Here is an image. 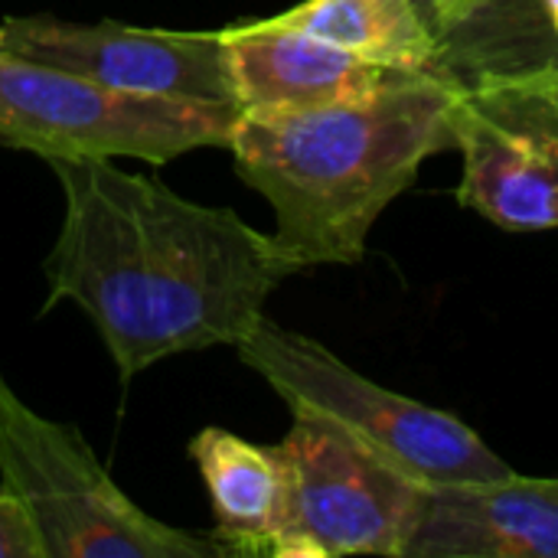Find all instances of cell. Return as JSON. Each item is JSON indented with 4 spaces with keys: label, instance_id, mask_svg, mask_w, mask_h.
<instances>
[{
    "label": "cell",
    "instance_id": "obj_2",
    "mask_svg": "<svg viewBox=\"0 0 558 558\" xmlns=\"http://www.w3.org/2000/svg\"><path fill=\"white\" fill-rule=\"evenodd\" d=\"M461 85L458 72L432 69L337 105L239 111L229 137L235 170L271 203V239L294 275L363 258L386 206L432 154L454 147Z\"/></svg>",
    "mask_w": 558,
    "mask_h": 558
},
{
    "label": "cell",
    "instance_id": "obj_5",
    "mask_svg": "<svg viewBox=\"0 0 558 558\" xmlns=\"http://www.w3.org/2000/svg\"><path fill=\"white\" fill-rule=\"evenodd\" d=\"M235 121L232 105L134 95L0 49V147L160 167L196 147H229Z\"/></svg>",
    "mask_w": 558,
    "mask_h": 558
},
{
    "label": "cell",
    "instance_id": "obj_13",
    "mask_svg": "<svg viewBox=\"0 0 558 558\" xmlns=\"http://www.w3.org/2000/svg\"><path fill=\"white\" fill-rule=\"evenodd\" d=\"M487 75L558 141V62H543L517 72H487Z\"/></svg>",
    "mask_w": 558,
    "mask_h": 558
},
{
    "label": "cell",
    "instance_id": "obj_3",
    "mask_svg": "<svg viewBox=\"0 0 558 558\" xmlns=\"http://www.w3.org/2000/svg\"><path fill=\"white\" fill-rule=\"evenodd\" d=\"M235 353L288 402L291 412L330 422L425 487L513 474V468L471 425L366 379L314 337L262 317Z\"/></svg>",
    "mask_w": 558,
    "mask_h": 558
},
{
    "label": "cell",
    "instance_id": "obj_6",
    "mask_svg": "<svg viewBox=\"0 0 558 558\" xmlns=\"http://www.w3.org/2000/svg\"><path fill=\"white\" fill-rule=\"evenodd\" d=\"M291 415L294 425L278 445L288 471L278 558H405L425 484L330 422L304 412Z\"/></svg>",
    "mask_w": 558,
    "mask_h": 558
},
{
    "label": "cell",
    "instance_id": "obj_16",
    "mask_svg": "<svg viewBox=\"0 0 558 558\" xmlns=\"http://www.w3.org/2000/svg\"><path fill=\"white\" fill-rule=\"evenodd\" d=\"M539 7H543V16H546L549 29L558 36V0H539Z\"/></svg>",
    "mask_w": 558,
    "mask_h": 558
},
{
    "label": "cell",
    "instance_id": "obj_4",
    "mask_svg": "<svg viewBox=\"0 0 558 558\" xmlns=\"http://www.w3.org/2000/svg\"><path fill=\"white\" fill-rule=\"evenodd\" d=\"M0 481L23 500L46 558H219L213 536L147 517L88 441L33 412L0 373Z\"/></svg>",
    "mask_w": 558,
    "mask_h": 558
},
{
    "label": "cell",
    "instance_id": "obj_8",
    "mask_svg": "<svg viewBox=\"0 0 558 558\" xmlns=\"http://www.w3.org/2000/svg\"><path fill=\"white\" fill-rule=\"evenodd\" d=\"M451 137L468 209L510 232L558 229V141L487 72L461 85Z\"/></svg>",
    "mask_w": 558,
    "mask_h": 558
},
{
    "label": "cell",
    "instance_id": "obj_1",
    "mask_svg": "<svg viewBox=\"0 0 558 558\" xmlns=\"http://www.w3.org/2000/svg\"><path fill=\"white\" fill-rule=\"evenodd\" d=\"M65 213L43 265L49 301L78 304L121 379L209 347H239L294 275L275 239L150 173L98 157L46 160Z\"/></svg>",
    "mask_w": 558,
    "mask_h": 558
},
{
    "label": "cell",
    "instance_id": "obj_15",
    "mask_svg": "<svg viewBox=\"0 0 558 558\" xmlns=\"http://www.w3.org/2000/svg\"><path fill=\"white\" fill-rule=\"evenodd\" d=\"M422 7H425L432 26L438 29L441 43H445L451 33L468 26L487 7V0H422Z\"/></svg>",
    "mask_w": 558,
    "mask_h": 558
},
{
    "label": "cell",
    "instance_id": "obj_12",
    "mask_svg": "<svg viewBox=\"0 0 558 558\" xmlns=\"http://www.w3.org/2000/svg\"><path fill=\"white\" fill-rule=\"evenodd\" d=\"M271 20L389 69H448L445 43L422 0H301Z\"/></svg>",
    "mask_w": 558,
    "mask_h": 558
},
{
    "label": "cell",
    "instance_id": "obj_11",
    "mask_svg": "<svg viewBox=\"0 0 558 558\" xmlns=\"http://www.w3.org/2000/svg\"><path fill=\"white\" fill-rule=\"evenodd\" d=\"M190 458L206 484L222 556L278 558L288 517V471L275 448L252 445L226 428H203Z\"/></svg>",
    "mask_w": 558,
    "mask_h": 558
},
{
    "label": "cell",
    "instance_id": "obj_10",
    "mask_svg": "<svg viewBox=\"0 0 558 558\" xmlns=\"http://www.w3.org/2000/svg\"><path fill=\"white\" fill-rule=\"evenodd\" d=\"M222 43L239 111L265 114L337 105L366 98L405 75H415L366 62L271 16L222 29Z\"/></svg>",
    "mask_w": 558,
    "mask_h": 558
},
{
    "label": "cell",
    "instance_id": "obj_14",
    "mask_svg": "<svg viewBox=\"0 0 558 558\" xmlns=\"http://www.w3.org/2000/svg\"><path fill=\"white\" fill-rule=\"evenodd\" d=\"M0 558H46L33 517L3 481H0Z\"/></svg>",
    "mask_w": 558,
    "mask_h": 558
},
{
    "label": "cell",
    "instance_id": "obj_7",
    "mask_svg": "<svg viewBox=\"0 0 558 558\" xmlns=\"http://www.w3.org/2000/svg\"><path fill=\"white\" fill-rule=\"evenodd\" d=\"M0 49L121 92L235 108L222 29L180 33L33 13L0 23Z\"/></svg>",
    "mask_w": 558,
    "mask_h": 558
},
{
    "label": "cell",
    "instance_id": "obj_9",
    "mask_svg": "<svg viewBox=\"0 0 558 558\" xmlns=\"http://www.w3.org/2000/svg\"><path fill=\"white\" fill-rule=\"evenodd\" d=\"M405 558H558V477L425 487Z\"/></svg>",
    "mask_w": 558,
    "mask_h": 558
}]
</instances>
